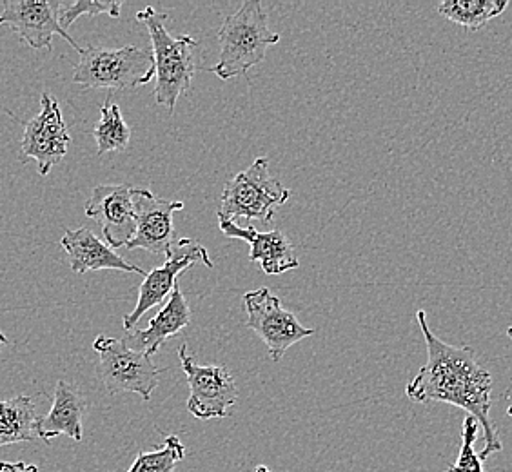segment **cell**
I'll list each match as a JSON object with an SVG mask.
<instances>
[{
	"mask_svg": "<svg viewBox=\"0 0 512 472\" xmlns=\"http://www.w3.org/2000/svg\"><path fill=\"white\" fill-rule=\"evenodd\" d=\"M100 358V376L111 394L135 393L149 402L158 387L160 369L151 356L129 349L124 340L100 335L93 342Z\"/></svg>",
	"mask_w": 512,
	"mask_h": 472,
	"instance_id": "8992f818",
	"label": "cell"
},
{
	"mask_svg": "<svg viewBox=\"0 0 512 472\" xmlns=\"http://www.w3.org/2000/svg\"><path fill=\"white\" fill-rule=\"evenodd\" d=\"M10 344V340H8V338H6V335H4V333H2V331H0V349H2V347H4V345H8Z\"/></svg>",
	"mask_w": 512,
	"mask_h": 472,
	"instance_id": "d4e9b609",
	"label": "cell"
},
{
	"mask_svg": "<svg viewBox=\"0 0 512 472\" xmlns=\"http://www.w3.org/2000/svg\"><path fill=\"white\" fill-rule=\"evenodd\" d=\"M60 246L68 253L71 271L77 275H86L88 271L113 269L146 276L140 267L126 262L122 256L115 253V249L104 244L88 227L66 229L60 238Z\"/></svg>",
	"mask_w": 512,
	"mask_h": 472,
	"instance_id": "9a60e30c",
	"label": "cell"
},
{
	"mask_svg": "<svg viewBox=\"0 0 512 472\" xmlns=\"http://www.w3.org/2000/svg\"><path fill=\"white\" fill-rule=\"evenodd\" d=\"M60 4L59 0H6L0 26L15 31L33 50H53L51 40L59 35L80 53L77 40L60 26Z\"/></svg>",
	"mask_w": 512,
	"mask_h": 472,
	"instance_id": "30bf717a",
	"label": "cell"
},
{
	"mask_svg": "<svg viewBox=\"0 0 512 472\" xmlns=\"http://www.w3.org/2000/svg\"><path fill=\"white\" fill-rule=\"evenodd\" d=\"M0 472H39V467L26 462H0Z\"/></svg>",
	"mask_w": 512,
	"mask_h": 472,
	"instance_id": "cb8c5ba5",
	"label": "cell"
},
{
	"mask_svg": "<svg viewBox=\"0 0 512 472\" xmlns=\"http://www.w3.org/2000/svg\"><path fill=\"white\" fill-rule=\"evenodd\" d=\"M289 197L291 191L269 173V160L256 158L246 171L227 180L218 213L229 220L244 217L269 224L275 217L276 207L286 204Z\"/></svg>",
	"mask_w": 512,
	"mask_h": 472,
	"instance_id": "5b68a950",
	"label": "cell"
},
{
	"mask_svg": "<svg viewBox=\"0 0 512 472\" xmlns=\"http://www.w3.org/2000/svg\"><path fill=\"white\" fill-rule=\"evenodd\" d=\"M193 264H204L209 269L213 267L206 247L191 238H180L175 242L173 253L166 258L164 266L157 267L144 276V282L138 287L137 305L129 315L124 316V329L131 331L149 309L164 304V300L171 296L178 284V275Z\"/></svg>",
	"mask_w": 512,
	"mask_h": 472,
	"instance_id": "9c48e42d",
	"label": "cell"
},
{
	"mask_svg": "<svg viewBox=\"0 0 512 472\" xmlns=\"http://www.w3.org/2000/svg\"><path fill=\"white\" fill-rule=\"evenodd\" d=\"M507 336H509V338L512 340V325L509 327V329H507Z\"/></svg>",
	"mask_w": 512,
	"mask_h": 472,
	"instance_id": "4316f807",
	"label": "cell"
},
{
	"mask_svg": "<svg viewBox=\"0 0 512 472\" xmlns=\"http://www.w3.org/2000/svg\"><path fill=\"white\" fill-rule=\"evenodd\" d=\"M40 416L28 394L0 402V447L39 440Z\"/></svg>",
	"mask_w": 512,
	"mask_h": 472,
	"instance_id": "ac0fdd59",
	"label": "cell"
},
{
	"mask_svg": "<svg viewBox=\"0 0 512 472\" xmlns=\"http://www.w3.org/2000/svg\"><path fill=\"white\" fill-rule=\"evenodd\" d=\"M155 77L153 51L137 46L119 50L88 46L80 51L73 82L82 88L133 89Z\"/></svg>",
	"mask_w": 512,
	"mask_h": 472,
	"instance_id": "277c9868",
	"label": "cell"
},
{
	"mask_svg": "<svg viewBox=\"0 0 512 472\" xmlns=\"http://www.w3.org/2000/svg\"><path fill=\"white\" fill-rule=\"evenodd\" d=\"M218 227L227 238H238L249 244V262H260L267 275H284L300 266L295 255V246L282 231H256L255 227H240L217 213Z\"/></svg>",
	"mask_w": 512,
	"mask_h": 472,
	"instance_id": "5bb4252c",
	"label": "cell"
},
{
	"mask_svg": "<svg viewBox=\"0 0 512 472\" xmlns=\"http://www.w3.org/2000/svg\"><path fill=\"white\" fill-rule=\"evenodd\" d=\"M480 423L473 416H467L462 425V447L458 460L445 472H483V463L480 454L474 451V442L478 438Z\"/></svg>",
	"mask_w": 512,
	"mask_h": 472,
	"instance_id": "603a6c76",
	"label": "cell"
},
{
	"mask_svg": "<svg viewBox=\"0 0 512 472\" xmlns=\"http://www.w3.org/2000/svg\"><path fill=\"white\" fill-rule=\"evenodd\" d=\"M69 144L71 137L59 102L50 93H42L39 115L26 122L22 155L33 158L40 175L46 177L50 175L53 166L60 164L62 158L68 155Z\"/></svg>",
	"mask_w": 512,
	"mask_h": 472,
	"instance_id": "8fae6325",
	"label": "cell"
},
{
	"mask_svg": "<svg viewBox=\"0 0 512 472\" xmlns=\"http://www.w3.org/2000/svg\"><path fill=\"white\" fill-rule=\"evenodd\" d=\"M86 215L97 220L111 249L126 247L137 231L133 186L102 184L86 202Z\"/></svg>",
	"mask_w": 512,
	"mask_h": 472,
	"instance_id": "4fadbf2b",
	"label": "cell"
},
{
	"mask_svg": "<svg viewBox=\"0 0 512 472\" xmlns=\"http://www.w3.org/2000/svg\"><path fill=\"white\" fill-rule=\"evenodd\" d=\"M168 13H162L148 6L146 10L138 11L137 20L142 22L151 37V51L155 59V100L160 106H166L169 115L175 111L178 99L188 93L191 79L197 73L195 51L197 40L189 35L173 37L169 33Z\"/></svg>",
	"mask_w": 512,
	"mask_h": 472,
	"instance_id": "7a4b0ae2",
	"label": "cell"
},
{
	"mask_svg": "<svg viewBox=\"0 0 512 472\" xmlns=\"http://www.w3.org/2000/svg\"><path fill=\"white\" fill-rule=\"evenodd\" d=\"M93 137L97 140V153L100 157L111 151H122L128 148L131 129L122 117L119 106L111 100V97H108L100 108V120L93 129Z\"/></svg>",
	"mask_w": 512,
	"mask_h": 472,
	"instance_id": "ffe728a7",
	"label": "cell"
},
{
	"mask_svg": "<svg viewBox=\"0 0 512 472\" xmlns=\"http://www.w3.org/2000/svg\"><path fill=\"white\" fill-rule=\"evenodd\" d=\"M509 8V0H445L438 13L467 30H482Z\"/></svg>",
	"mask_w": 512,
	"mask_h": 472,
	"instance_id": "d6986e66",
	"label": "cell"
},
{
	"mask_svg": "<svg viewBox=\"0 0 512 472\" xmlns=\"http://www.w3.org/2000/svg\"><path fill=\"white\" fill-rule=\"evenodd\" d=\"M133 202L137 215V231L126 249H142L151 255H164L169 258L175 246L173 215L184 209V202L155 197L144 187H133Z\"/></svg>",
	"mask_w": 512,
	"mask_h": 472,
	"instance_id": "7c38bea8",
	"label": "cell"
},
{
	"mask_svg": "<svg viewBox=\"0 0 512 472\" xmlns=\"http://www.w3.org/2000/svg\"><path fill=\"white\" fill-rule=\"evenodd\" d=\"M255 472H271L269 469H267L266 465H258L256 467Z\"/></svg>",
	"mask_w": 512,
	"mask_h": 472,
	"instance_id": "484cf974",
	"label": "cell"
},
{
	"mask_svg": "<svg viewBox=\"0 0 512 472\" xmlns=\"http://www.w3.org/2000/svg\"><path fill=\"white\" fill-rule=\"evenodd\" d=\"M267 11L260 0H247L238 11L229 15L218 30L220 57L209 68L218 79L231 80L246 75L266 59L267 48L275 46L280 35L269 30Z\"/></svg>",
	"mask_w": 512,
	"mask_h": 472,
	"instance_id": "3957f363",
	"label": "cell"
},
{
	"mask_svg": "<svg viewBox=\"0 0 512 472\" xmlns=\"http://www.w3.org/2000/svg\"><path fill=\"white\" fill-rule=\"evenodd\" d=\"M186 458V447L177 434L166 436L164 443L155 451L138 453L128 472H175L178 462Z\"/></svg>",
	"mask_w": 512,
	"mask_h": 472,
	"instance_id": "44dd1931",
	"label": "cell"
},
{
	"mask_svg": "<svg viewBox=\"0 0 512 472\" xmlns=\"http://www.w3.org/2000/svg\"><path fill=\"white\" fill-rule=\"evenodd\" d=\"M246 325L266 344L269 358L278 364L291 345L315 335V329L300 324L291 311H287L278 296L271 295L267 287L249 291L244 295Z\"/></svg>",
	"mask_w": 512,
	"mask_h": 472,
	"instance_id": "52a82bcc",
	"label": "cell"
},
{
	"mask_svg": "<svg viewBox=\"0 0 512 472\" xmlns=\"http://www.w3.org/2000/svg\"><path fill=\"white\" fill-rule=\"evenodd\" d=\"M416 320L427 345V364L405 387V394L416 404L444 402L456 405L473 416L483 429L480 460H487L503 449L498 429L491 420L493 376L476 362L471 345H449L434 335L425 311H416Z\"/></svg>",
	"mask_w": 512,
	"mask_h": 472,
	"instance_id": "6da1fadb",
	"label": "cell"
},
{
	"mask_svg": "<svg viewBox=\"0 0 512 472\" xmlns=\"http://www.w3.org/2000/svg\"><path fill=\"white\" fill-rule=\"evenodd\" d=\"M507 414H509V416H512V405L511 407H509V409H507Z\"/></svg>",
	"mask_w": 512,
	"mask_h": 472,
	"instance_id": "83f0119b",
	"label": "cell"
},
{
	"mask_svg": "<svg viewBox=\"0 0 512 472\" xmlns=\"http://www.w3.org/2000/svg\"><path fill=\"white\" fill-rule=\"evenodd\" d=\"M88 409L84 394L66 380H59L53 394L50 413L40 416L39 438L50 442L57 436H69L75 442H82V420Z\"/></svg>",
	"mask_w": 512,
	"mask_h": 472,
	"instance_id": "e0dca14e",
	"label": "cell"
},
{
	"mask_svg": "<svg viewBox=\"0 0 512 472\" xmlns=\"http://www.w3.org/2000/svg\"><path fill=\"white\" fill-rule=\"evenodd\" d=\"M106 13L113 19H119L122 13V2L115 0H77V2H62L60 4V26L62 30L68 31L71 24L82 15L97 17Z\"/></svg>",
	"mask_w": 512,
	"mask_h": 472,
	"instance_id": "7402d4cb",
	"label": "cell"
},
{
	"mask_svg": "<svg viewBox=\"0 0 512 472\" xmlns=\"http://www.w3.org/2000/svg\"><path fill=\"white\" fill-rule=\"evenodd\" d=\"M178 358L188 376V411L198 420L227 418L231 407L237 404L238 387L233 374L222 365H200L188 353V345L178 347Z\"/></svg>",
	"mask_w": 512,
	"mask_h": 472,
	"instance_id": "ba28073f",
	"label": "cell"
},
{
	"mask_svg": "<svg viewBox=\"0 0 512 472\" xmlns=\"http://www.w3.org/2000/svg\"><path fill=\"white\" fill-rule=\"evenodd\" d=\"M189 322H191V309H189L188 298L177 284L168 302L157 315L151 318L148 329L131 331L122 340L126 342L129 349L153 356L162 345L166 344L168 338H173L182 329H186Z\"/></svg>",
	"mask_w": 512,
	"mask_h": 472,
	"instance_id": "2e32d148",
	"label": "cell"
}]
</instances>
